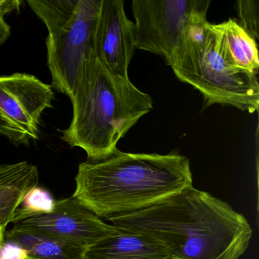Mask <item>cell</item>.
Masks as SVG:
<instances>
[{
	"mask_svg": "<svg viewBox=\"0 0 259 259\" xmlns=\"http://www.w3.org/2000/svg\"><path fill=\"white\" fill-rule=\"evenodd\" d=\"M74 198L101 220L148 208L193 186L190 162L185 156L125 153L81 163Z\"/></svg>",
	"mask_w": 259,
	"mask_h": 259,
	"instance_id": "cell-2",
	"label": "cell"
},
{
	"mask_svg": "<svg viewBox=\"0 0 259 259\" xmlns=\"http://www.w3.org/2000/svg\"><path fill=\"white\" fill-rule=\"evenodd\" d=\"M84 259L172 258L166 248L155 239L117 227L116 231L89 247Z\"/></svg>",
	"mask_w": 259,
	"mask_h": 259,
	"instance_id": "cell-10",
	"label": "cell"
},
{
	"mask_svg": "<svg viewBox=\"0 0 259 259\" xmlns=\"http://www.w3.org/2000/svg\"><path fill=\"white\" fill-rule=\"evenodd\" d=\"M38 183V168L29 162L0 165V228L14 222L24 196Z\"/></svg>",
	"mask_w": 259,
	"mask_h": 259,
	"instance_id": "cell-12",
	"label": "cell"
},
{
	"mask_svg": "<svg viewBox=\"0 0 259 259\" xmlns=\"http://www.w3.org/2000/svg\"><path fill=\"white\" fill-rule=\"evenodd\" d=\"M207 26L214 36L220 52L229 64L258 75L257 40L237 20L230 19L220 24L208 22Z\"/></svg>",
	"mask_w": 259,
	"mask_h": 259,
	"instance_id": "cell-11",
	"label": "cell"
},
{
	"mask_svg": "<svg viewBox=\"0 0 259 259\" xmlns=\"http://www.w3.org/2000/svg\"><path fill=\"white\" fill-rule=\"evenodd\" d=\"M56 200L50 192L35 186L27 192L15 217V223L32 215L49 213L54 210Z\"/></svg>",
	"mask_w": 259,
	"mask_h": 259,
	"instance_id": "cell-14",
	"label": "cell"
},
{
	"mask_svg": "<svg viewBox=\"0 0 259 259\" xmlns=\"http://www.w3.org/2000/svg\"><path fill=\"white\" fill-rule=\"evenodd\" d=\"M210 0H133L136 49L164 58L177 54L205 33Z\"/></svg>",
	"mask_w": 259,
	"mask_h": 259,
	"instance_id": "cell-6",
	"label": "cell"
},
{
	"mask_svg": "<svg viewBox=\"0 0 259 259\" xmlns=\"http://www.w3.org/2000/svg\"><path fill=\"white\" fill-rule=\"evenodd\" d=\"M108 221L155 239L172 259H239L253 233L246 218L230 204L193 186Z\"/></svg>",
	"mask_w": 259,
	"mask_h": 259,
	"instance_id": "cell-1",
	"label": "cell"
},
{
	"mask_svg": "<svg viewBox=\"0 0 259 259\" xmlns=\"http://www.w3.org/2000/svg\"><path fill=\"white\" fill-rule=\"evenodd\" d=\"M0 259H1V258H0Z\"/></svg>",
	"mask_w": 259,
	"mask_h": 259,
	"instance_id": "cell-19",
	"label": "cell"
},
{
	"mask_svg": "<svg viewBox=\"0 0 259 259\" xmlns=\"http://www.w3.org/2000/svg\"><path fill=\"white\" fill-rule=\"evenodd\" d=\"M26 251L13 242H7V243H6L4 241L2 247L0 248L1 259H26Z\"/></svg>",
	"mask_w": 259,
	"mask_h": 259,
	"instance_id": "cell-17",
	"label": "cell"
},
{
	"mask_svg": "<svg viewBox=\"0 0 259 259\" xmlns=\"http://www.w3.org/2000/svg\"><path fill=\"white\" fill-rule=\"evenodd\" d=\"M136 49L134 22L128 19L123 0H102L96 37V55L112 73L128 78Z\"/></svg>",
	"mask_w": 259,
	"mask_h": 259,
	"instance_id": "cell-9",
	"label": "cell"
},
{
	"mask_svg": "<svg viewBox=\"0 0 259 259\" xmlns=\"http://www.w3.org/2000/svg\"><path fill=\"white\" fill-rule=\"evenodd\" d=\"M206 25L204 35L189 42L169 66L181 81L202 95L208 105L221 104L253 113L259 108L258 77L229 64Z\"/></svg>",
	"mask_w": 259,
	"mask_h": 259,
	"instance_id": "cell-5",
	"label": "cell"
},
{
	"mask_svg": "<svg viewBox=\"0 0 259 259\" xmlns=\"http://www.w3.org/2000/svg\"><path fill=\"white\" fill-rule=\"evenodd\" d=\"M14 224L57 236L86 248L117 228L104 223L72 196L56 200L51 213L32 215Z\"/></svg>",
	"mask_w": 259,
	"mask_h": 259,
	"instance_id": "cell-8",
	"label": "cell"
},
{
	"mask_svg": "<svg viewBox=\"0 0 259 259\" xmlns=\"http://www.w3.org/2000/svg\"><path fill=\"white\" fill-rule=\"evenodd\" d=\"M236 10L241 26L256 40L259 38V1L239 0Z\"/></svg>",
	"mask_w": 259,
	"mask_h": 259,
	"instance_id": "cell-15",
	"label": "cell"
},
{
	"mask_svg": "<svg viewBox=\"0 0 259 259\" xmlns=\"http://www.w3.org/2000/svg\"><path fill=\"white\" fill-rule=\"evenodd\" d=\"M69 98L73 114L62 139L84 150L91 161L114 152L119 141L153 109L149 95L110 72L96 54L84 65Z\"/></svg>",
	"mask_w": 259,
	"mask_h": 259,
	"instance_id": "cell-3",
	"label": "cell"
},
{
	"mask_svg": "<svg viewBox=\"0 0 259 259\" xmlns=\"http://www.w3.org/2000/svg\"><path fill=\"white\" fill-rule=\"evenodd\" d=\"M22 2L16 0H0V46L4 45L11 34V28L5 17L15 11H19Z\"/></svg>",
	"mask_w": 259,
	"mask_h": 259,
	"instance_id": "cell-16",
	"label": "cell"
},
{
	"mask_svg": "<svg viewBox=\"0 0 259 259\" xmlns=\"http://www.w3.org/2000/svg\"><path fill=\"white\" fill-rule=\"evenodd\" d=\"M102 0H28L48 29V66L55 90L70 97L88 60L96 54Z\"/></svg>",
	"mask_w": 259,
	"mask_h": 259,
	"instance_id": "cell-4",
	"label": "cell"
},
{
	"mask_svg": "<svg viewBox=\"0 0 259 259\" xmlns=\"http://www.w3.org/2000/svg\"><path fill=\"white\" fill-rule=\"evenodd\" d=\"M52 87L35 76H0V135L16 145L37 140L42 113L52 107Z\"/></svg>",
	"mask_w": 259,
	"mask_h": 259,
	"instance_id": "cell-7",
	"label": "cell"
},
{
	"mask_svg": "<svg viewBox=\"0 0 259 259\" xmlns=\"http://www.w3.org/2000/svg\"><path fill=\"white\" fill-rule=\"evenodd\" d=\"M6 229L7 228H0V248L2 247L4 241H5Z\"/></svg>",
	"mask_w": 259,
	"mask_h": 259,
	"instance_id": "cell-18",
	"label": "cell"
},
{
	"mask_svg": "<svg viewBox=\"0 0 259 259\" xmlns=\"http://www.w3.org/2000/svg\"><path fill=\"white\" fill-rule=\"evenodd\" d=\"M7 242L23 248L26 259H84L87 248L63 239L14 224L6 231Z\"/></svg>",
	"mask_w": 259,
	"mask_h": 259,
	"instance_id": "cell-13",
	"label": "cell"
}]
</instances>
